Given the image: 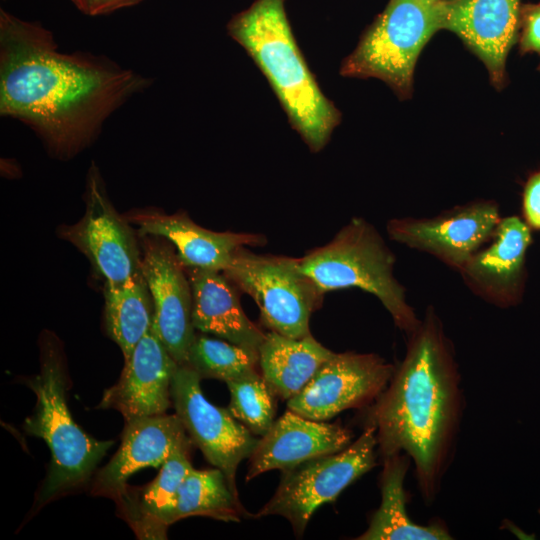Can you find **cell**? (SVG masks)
I'll return each mask as SVG.
<instances>
[{
	"instance_id": "12",
	"label": "cell",
	"mask_w": 540,
	"mask_h": 540,
	"mask_svg": "<svg viewBox=\"0 0 540 540\" xmlns=\"http://www.w3.org/2000/svg\"><path fill=\"white\" fill-rule=\"evenodd\" d=\"M395 366L374 353H335L305 387L287 401L289 410L326 421L350 408L373 403L387 387Z\"/></svg>"
},
{
	"instance_id": "8",
	"label": "cell",
	"mask_w": 540,
	"mask_h": 540,
	"mask_svg": "<svg viewBox=\"0 0 540 540\" xmlns=\"http://www.w3.org/2000/svg\"><path fill=\"white\" fill-rule=\"evenodd\" d=\"M377 449L376 428L366 423L359 438L345 449L283 471L275 493L255 517L282 516L295 534L302 536L320 506L334 502L345 488L376 466Z\"/></svg>"
},
{
	"instance_id": "23",
	"label": "cell",
	"mask_w": 540,
	"mask_h": 540,
	"mask_svg": "<svg viewBox=\"0 0 540 540\" xmlns=\"http://www.w3.org/2000/svg\"><path fill=\"white\" fill-rule=\"evenodd\" d=\"M245 514L239 497L218 468L192 469L181 484L170 508L161 517L167 526L189 516H207L221 521H240Z\"/></svg>"
},
{
	"instance_id": "14",
	"label": "cell",
	"mask_w": 540,
	"mask_h": 540,
	"mask_svg": "<svg viewBox=\"0 0 540 540\" xmlns=\"http://www.w3.org/2000/svg\"><path fill=\"white\" fill-rule=\"evenodd\" d=\"M521 0H438L441 29L482 61L492 85L506 84V60L520 28Z\"/></svg>"
},
{
	"instance_id": "19",
	"label": "cell",
	"mask_w": 540,
	"mask_h": 540,
	"mask_svg": "<svg viewBox=\"0 0 540 540\" xmlns=\"http://www.w3.org/2000/svg\"><path fill=\"white\" fill-rule=\"evenodd\" d=\"M530 241V229L519 217L501 218L487 247L479 249L459 271L465 285L495 306L511 304Z\"/></svg>"
},
{
	"instance_id": "17",
	"label": "cell",
	"mask_w": 540,
	"mask_h": 540,
	"mask_svg": "<svg viewBox=\"0 0 540 540\" xmlns=\"http://www.w3.org/2000/svg\"><path fill=\"white\" fill-rule=\"evenodd\" d=\"M126 218L137 226L139 237L155 236L169 241L185 268L223 272L240 248L267 243V238L258 233L216 232L201 227L183 211L174 214L140 211Z\"/></svg>"
},
{
	"instance_id": "1",
	"label": "cell",
	"mask_w": 540,
	"mask_h": 540,
	"mask_svg": "<svg viewBox=\"0 0 540 540\" xmlns=\"http://www.w3.org/2000/svg\"><path fill=\"white\" fill-rule=\"evenodd\" d=\"M150 85L105 57L60 52L49 30L1 9L0 114L33 129L53 155L86 148L111 114Z\"/></svg>"
},
{
	"instance_id": "31",
	"label": "cell",
	"mask_w": 540,
	"mask_h": 540,
	"mask_svg": "<svg viewBox=\"0 0 540 540\" xmlns=\"http://www.w3.org/2000/svg\"><path fill=\"white\" fill-rule=\"evenodd\" d=\"M73 4L84 14L90 15L95 0H71Z\"/></svg>"
},
{
	"instance_id": "22",
	"label": "cell",
	"mask_w": 540,
	"mask_h": 540,
	"mask_svg": "<svg viewBox=\"0 0 540 540\" xmlns=\"http://www.w3.org/2000/svg\"><path fill=\"white\" fill-rule=\"evenodd\" d=\"M380 477L381 503L359 540H449L448 529L439 522L420 525L412 521L406 509L404 479L410 458L399 453L383 459Z\"/></svg>"
},
{
	"instance_id": "27",
	"label": "cell",
	"mask_w": 540,
	"mask_h": 540,
	"mask_svg": "<svg viewBox=\"0 0 540 540\" xmlns=\"http://www.w3.org/2000/svg\"><path fill=\"white\" fill-rule=\"evenodd\" d=\"M226 384L229 412L255 436H263L275 421V395L262 374L255 370Z\"/></svg>"
},
{
	"instance_id": "26",
	"label": "cell",
	"mask_w": 540,
	"mask_h": 540,
	"mask_svg": "<svg viewBox=\"0 0 540 540\" xmlns=\"http://www.w3.org/2000/svg\"><path fill=\"white\" fill-rule=\"evenodd\" d=\"M259 353L224 339L197 335L189 349L186 365L200 377L225 383L257 370Z\"/></svg>"
},
{
	"instance_id": "16",
	"label": "cell",
	"mask_w": 540,
	"mask_h": 540,
	"mask_svg": "<svg viewBox=\"0 0 540 540\" xmlns=\"http://www.w3.org/2000/svg\"><path fill=\"white\" fill-rule=\"evenodd\" d=\"M192 445L177 416L160 414L125 420L119 449L96 475L92 493L118 500L127 480L145 467H160L181 446Z\"/></svg>"
},
{
	"instance_id": "13",
	"label": "cell",
	"mask_w": 540,
	"mask_h": 540,
	"mask_svg": "<svg viewBox=\"0 0 540 540\" xmlns=\"http://www.w3.org/2000/svg\"><path fill=\"white\" fill-rule=\"evenodd\" d=\"M141 238V273L154 305L153 326L178 365H186L196 336L186 268L169 241L155 236Z\"/></svg>"
},
{
	"instance_id": "24",
	"label": "cell",
	"mask_w": 540,
	"mask_h": 540,
	"mask_svg": "<svg viewBox=\"0 0 540 540\" xmlns=\"http://www.w3.org/2000/svg\"><path fill=\"white\" fill-rule=\"evenodd\" d=\"M104 300L107 333L126 361L154 322V305L142 273L120 286H105Z\"/></svg>"
},
{
	"instance_id": "34",
	"label": "cell",
	"mask_w": 540,
	"mask_h": 540,
	"mask_svg": "<svg viewBox=\"0 0 540 540\" xmlns=\"http://www.w3.org/2000/svg\"><path fill=\"white\" fill-rule=\"evenodd\" d=\"M539 513H540V510H539Z\"/></svg>"
},
{
	"instance_id": "32",
	"label": "cell",
	"mask_w": 540,
	"mask_h": 540,
	"mask_svg": "<svg viewBox=\"0 0 540 540\" xmlns=\"http://www.w3.org/2000/svg\"><path fill=\"white\" fill-rule=\"evenodd\" d=\"M425 1L430 2V3H435V2H437L438 0H425Z\"/></svg>"
},
{
	"instance_id": "6",
	"label": "cell",
	"mask_w": 540,
	"mask_h": 540,
	"mask_svg": "<svg viewBox=\"0 0 540 540\" xmlns=\"http://www.w3.org/2000/svg\"><path fill=\"white\" fill-rule=\"evenodd\" d=\"M438 30L437 2L389 0L342 61L340 75L379 79L401 100L409 99L419 55Z\"/></svg>"
},
{
	"instance_id": "4",
	"label": "cell",
	"mask_w": 540,
	"mask_h": 540,
	"mask_svg": "<svg viewBox=\"0 0 540 540\" xmlns=\"http://www.w3.org/2000/svg\"><path fill=\"white\" fill-rule=\"evenodd\" d=\"M40 372L27 385L36 395L33 413L24 421L28 435L43 439L51 462L38 494L37 505L85 485L113 445L89 436L73 420L66 402L67 375L60 344L42 336Z\"/></svg>"
},
{
	"instance_id": "20",
	"label": "cell",
	"mask_w": 540,
	"mask_h": 540,
	"mask_svg": "<svg viewBox=\"0 0 540 540\" xmlns=\"http://www.w3.org/2000/svg\"><path fill=\"white\" fill-rule=\"evenodd\" d=\"M192 289L195 330L209 333L259 353L265 334L245 314L241 291L222 271L186 268Z\"/></svg>"
},
{
	"instance_id": "5",
	"label": "cell",
	"mask_w": 540,
	"mask_h": 540,
	"mask_svg": "<svg viewBox=\"0 0 540 540\" xmlns=\"http://www.w3.org/2000/svg\"><path fill=\"white\" fill-rule=\"evenodd\" d=\"M299 259L302 270L323 295L359 288L374 295L407 335L420 324L394 274V253L367 220L353 217L329 242Z\"/></svg>"
},
{
	"instance_id": "3",
	"label": "cell",
	"mask_w": 540,
	"mask_h": 540,
	"mask_svg": "<svg viewBox=\"0 0 540 540\" xmlns=\"http://www.w3.org/2000/svg\"><path fill=\"white\" fill-rule=\"evenodd\" d=\"M227 31L267 79L309 150L324 149L342 115L324 95L298 46L285 0H255L230 19Z\"/></svg>"
},
{
	"instance_id": "21",
	"label": "cell",
	"mask_w": 540,
	"mask_h": 540,
	"mask_svg": "<svg viewBox=\"0 0 540 540\" xmlns=\"http://www.w3.org/2000/svg\"><path fill=\"white\" fill-rule=\"evenodd\" d=\"M333 354L312 334L291 338L269 331L259 347V366L272 393L288 401Z\"/></svg>"
},
{
	"instance_id": "18",
	"label": "cell",
	"mask_w": 540,
	"mask_h": 540,
	"mask_svg": "<svg viewBox=\"0 0 540 540\" xmlns=\"http://www.w3.org/2000/svg\"><path fill=\"white\" fill-rule=\"evenodd\" d=\"M352 437V432L339 424L312 420L288 409L258 440L249 457L246 480L339 452L352 443Z\"/></svg>"
},
{
	"instance_id": "30",
	"label": "cell",
	"mask_w": 540,
	"mask_h": 540,
	"mask_svg": "<svg viewBox=\"0 0 540 540\" xmlns=\"http://www.w3.org/2000/svg\"><path fill=\"white\" fill-rule=\"evenodd\" d=\"M142 0H95L90 15H103L113 11L130 7L140 3Z\"/></svg>"
},
{
	"instance_id": "33",
	"label": "cell",
	"mask_w": 540,
	"mask_h": 540,
	"mask_svg": "<svg viewBox=\"0 0 540 540\" xmlns=\"http://www.w3.org/2000/svg\"><path fill=\"white\" fill-rule=\"evenodd\" d=\"M538 69L540 70V64H539V66H538Z\"/></svg>"
},
{
	"instance_id": "11",
	"label": "cell",
	"mask_w": 540,
	"mask_h": 540,
	"mask_svg": "<svg viewBox=\"0 0 540 540\" xmlns=\"http://www.w3.org/2000/svg\"><path fill=\"white\" fill-rule=\"evenodd\" d=\"M500 219L495 201L476 200L431 218L391 219L386 230L393 241L425 252L459 272L488 243Z\"/></svg>"
},
{
	"instance_id": "7",
	"label": "cell",
	"mask_w": 540,
	"mask_h": 540,
	"mask_svg": "<svg viewBox=\"0 0 540 540\" xmlns=\"http://www.w3.org/2000/svg\"><path fill=\"white\" fill-rule=\"evenodd\" d=\"M223 273L255 301L260 320L270 331L291 338L311 334L310 317L321 307L324 295L304 273L299 258L242 247Z\"/></svg>"
},
{
	"instance_id": "25",
	"label": "cell",
	"mask_w": 540,
	"mask_h": 540,
	"mask_svg": "<svg viewBox=\"0 0 540 540\" xmlns=\"http://www.w3.org/2000/svg\"><path fill=\"white\" fill-rule=\"evenodd\" d=\"M191 445L174 450L161 466L158 476L139 495L136 503H124L123 509L139 531L148 536H162L160 520L172 505L186 476L193 469L190 461Z\"/></svg>"
},
{
	"instance_id": "10",
	"label": "cell",
	"mask_w": 540,
	"mask_h": 540,
	"mask_svg": "<svg viewBox=\"0 0 540 540\" xmlns=\"http://www.w3.org/2000/svg\"><path fill=\"white\" fill-rule=\"evenodd\" d=\"M201 380L189 366L178 365L171 383V401L192 442L210 464L226 475L238 495L237 468L250 457L259 439L228 409L206 399Z\"/></svg>"
},
{
	"instance_id": "28",
	"label": "cell",
	"mask_w": 540,
	"mask_h": 540,
	"mask_svg": "<svg viewBox=\"0 0 540 540\" xmlns=\"http://www.w3.org/2000/svg\"><path fill=\"white\" fill-rule=\"evenodd\" d=\"M520 27L519 48L521 53L535 52L540 54V3L521 7Z\"/></svg>"
},
{
	"instance_id": "2",
	"label": "cell",
	"mask_w": 540,
	"mask_h": 540,
	"mask_svg": "<svg viewBox=\"0 0 540 540\" xmlns=\"http://www.w3.org/2000/svg\"><path fill=\"white\" fill-rule=\"evenodd\" d=\"M453 345L429 306L408 334L403 360L366 423L376 428L381 458L404 453L414 465L422 498L432 503L454 455L464 410Z\"/></svg>"
},
{
	"instance_id": "15",
	"label": "cell",
	"mask_w": 540,
	"mask_h": 540,
	"mask_svg": "<svg viewBox=\"0 0 540 540\" xmlns=\"http://www.w3.org/2000/svg\"><path fill=\"white\" fill-rule=\"evenodd\" d=\"M177 367L152 325L124 361L119 380L105 390L99 407L117 410L124 420L165 414Z\"/></svg>"
},
{
	"instance_id": "9",
	"label": "cell",
	"mask_w": 540,
	"mask_h": 540,
	"mask_svg": "<svg viewBox=\"0 0 540 540\" xmlns=\"http://www.w3.org/2000/svg\"><path fill=\"white\" fill-rule=\"evenodd\" d=\"M85 204L83 217L62 228L61 236L89 259L105 286H120L141 272V247L130 222L111 203L94 164L87 174Z\"/></svg>"
},
{
	"instance_id": "29",
	"label": "cell",
	"mask_w": 540,
	"mask_h": 540,
	"mask_svg": "<svg viewBox=\"0 0 540 540\" xmlns=\"http://www.w3.org/2000/svg\"><path fill=\"white\" fill-rule=\"evenodd\" d=\"M523 210L527 223L540 229V172L533 174L526 183Z\"/></svg>"
}]
</instances>
